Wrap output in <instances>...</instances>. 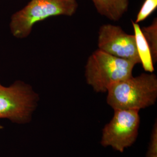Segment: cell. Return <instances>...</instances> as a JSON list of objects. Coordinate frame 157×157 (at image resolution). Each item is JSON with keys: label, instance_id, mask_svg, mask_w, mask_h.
Returning a JSON list of instances; mask_svg holds the SVG:
<instances>
[{"label": "cell", "instance_id": "1", "mask_svg": "<svg viewBox=\"0 0 157 157\" xmlns=\"http://www.w3.org/2000/svg\"><path fill=\"white\" fill-rule=\"evenodd\" d=\"M107 102L115 109L140 111L155 104L157 99V77L143 73L112 84L107 91Z\"/></svg>", "mask_w": 157, "mask_h": 157}, {"label": "cell", "instance_id": "7", "mask_svg": "<svg viewBox=\"0 0 157 157\" xmlns=\"http://www.w3.org/2000/svg\"><path fill=\"white\" fill-rule=\"evenodd\" d=\"M97 12L101 16L117 22L128 11L129 0H91Z\"/></svg>", "mask_w": 157, "mask_h": 157}, {"label": "cell", "instance_id": "12", "mask_svg": "<svg viewBox=\"0 0 157 157\" xmlns=\"http://www.w3.org/2000/svg\"><path fill=\"white\" fill-rule=\"evenodd\" d=\"M4 128V126H2L1 124H0V130H2Z\"/></svg>", "mask_w": 157, "mask_h": 157}, {"label": "cell", "instance_id": "2", "mask_svg": "<svg viewBox=\"0 0 157 157\" xmlns=\"http://www.w3.org/2000/svg\"><path fill=\"white\" fill-rule=\"evenodd\" d=\"M135 63L99 49L88 58L84 68L87 83L97 93H105L117 82L133 76Z\"/></svg>", "mask_w": 157, "mask_h": 157}, {"label": "cell", "instance_id": "5", "mask_svg": "<svg viewBox=\"0 0 157 157\" xmlns=\"http://www.w3.org/2000/svg\"><path fill=\"white\" fill-rule=\"evenodd\" d=\"M113 116L102 130L100 144L104 147L124 152L137 140L140 124L139 111L136 109H115Z\"/></svg>", "mask_w": 157, "mask_h": 157}, {"label": "cell", "instance_id": "11", "mask_svg": "<svg viewBox=\"0 0 157 157\" xmlns=\"http://www.w3.org/2000/svg\"><path fill=\"white\" fill-rule=\"evenodd\" d=\"M146 157H157V122L153 125Z\"/></svg>", "mask_w": 157, "mask_h": 157}, {"label": "cell", "instance_id": "4", "mask_svg": "<svg viewBox=\"0 0 157 157\" xmlns=\"http://www.w3.org/2000/svg\"><path fill=\"white\" fill-rule=\"evenodd\" d=\"M39 100V94L24 82L17 80L10 86L0 83V119L18 124H29Z\"/></svg>", "mask_w": 157, "mask_h": 157}, {"label": "cell", "instance_id": "10", "mask_svg": "<svg viewBox=\"0 0 157 157\" xmlns=\"http://www.w3.org/2000/svg\"><path fill=\"white\" fill-rule=\"evenodd\" d=\"M157 8V0H145L137 13L135 22H141L155 11Z\"/></svg>", "mask_w": 157, "mask_h": 157}, {"label": "cell", "instance_id": "9", "mask_svg": "<svg viewBox=\"0 0 157 157\" xmlns=\"http://www.w3.org/2000/svg\"><path fill=\"white\" fill-rule=\"evenodd\" d=\"M151 54L153 63L157 61V19L155 17L151 24L147 26L140 28Z\"/></svg>", "mask_w": 157, "mask_h": 157}, {"label": "cell", "instance_id": "3", "mask_svg": "<svg viewBox=\"0 0 157 157\" xmlns=\"http://www.w3.org/2000/svg\"><path fill=\"white\" fill-rule=\"evenodd\" d=\"M78 8L76 0H31L12 16L10 30L14 37L24 39L31 33L36 23L50 17H72Z\"/></svg>", "mask_w": 157, "mask_h": 157}, {"label": "cell", "instance_id": "8", "mask_svg": "<svg viewBox=\"0 0 157 157\" xmlns=\"http://www.w3.org/2000/svg\"><path fill=\"white\" fill-rule=\"evenodd\" d=\"M132 23L134 29L136 47L140 60V63L146 72L153 73L154 67L150 48L142 34L139 23L135 22L133 21H132Z\"/></svg>", "mask_w": 157, "mask_h": 157}, {"label": "cell", "instance_id": "6", "mask_svg": "<svg viewBox=\"0 0 157 157\" xmlns=\"http://www.w3.org/2000/svg\"><path fill=\"white\" fill-rule=\"evenodd\" d=\"M98 47L108 54L129 61L135 65L140 63L134 34L126 33L118 25L104 24L98 32Z\"/></svg>", "mask_w": 157, "mask_h": 157}]
</instances>
